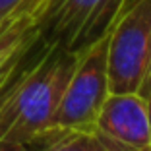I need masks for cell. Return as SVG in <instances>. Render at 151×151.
I'll list each match as a JSON object with an SVG mask.
<instances>
[{
	"label": "cell",
	"mask_w": 151,
	"mask_h": 151,
	"mask_svg": "<svg viewBox=\"0 0 151 151\" xmlns=\"http://www.w3.org/2000/svg\"><path fill=\"white\" fill-rule=\"evenodd\" d=\"M93 130L112 151H149L151 124L145 99L138 91H111Z\"/></svg>",
	"instance_id": "5b68a950"
},
{
	"label": "cell",
	"mask_w": 151,
	"mask_h": 151,
	"mask_svg": "<svg viewBox=\"0 0 151 151\" xmlns=\"http://www.w3.org/2000/svg\"><path fill=\"white\" fill-rule=\"evenodd\" d=\"M109 33L78 52L74 70L54 114L58 128H93L103 103L111 93L107 64Z\"/></svg>",
	"instance_id": "277c9868"
},
{
	"label": "cell",
	"mask_w": 151,
	"mask_h": 151,
	"mask_svg": "<svg viewBox=\"0 0 151 151\" xmlns=\"http://www.w3.org/2000/svg\"><path fill=\"white\" fill-rule=\"evenodd\" d=\"M0 151H29L27 145H22V143H12L8 139L2 138V134H0Z\"/></svg>",
	"instance_id": "9c48e42d"
},
{
	"label": "cell",
	"mask_w": 151,
	"mask_h": 151,
	"mask_svg": "<svg viewBox=\"0 0 151 151\" xmlns=\"http://www.w3.org/2000/svg\"><path fill=\"white\" fill-rule=\"evenodd\" d=\"M39 43V27L33 14H14L0 22V95L16 78L23 60Z\"/></svg>",
	"instance_id": "8992f818"
},
{
	"label": "cell",
	"mask_w": 151,
	"mask_h": 151,
	"mask_svg": "<svg viewBox=\"0 0 151 151\" xmlns=\"http://www.w3.org/2000/svg\"><path fill=\"white\" fill-rule=\"evenodd\" d=\"M130 0H43L37 12L39 41L81 52L111 31Z\"/></svg>",
	"instance_id": "7a4b0ae2"
},
{
	"label": "cell",
	"mask_w": 151,
	"mask_h": 151,
	"mask_svg": "<svg viewBox=\"0 0 151 151\" xmlns=\"http://www.w3.org/2000/svg\"><path fill=\"white\" fill-rule=\"evenodd\" d=\"M143 99H145V105H147V116H149V124H151V89L147 91L145 95H143Z\"/></svg>",
	"instance_id": "8fae6325"
},
{
	"label": "cell",
	"mask_w": 151,
	"mask_h": 151,
	"mask_svg": "<svg viewBox=\"0 0 151 151\" xmlns=\"http://www.w3.org/2000/svg\"><path fill=\"white\" fill-rule=\"evenodd\" d=\"M149 151H151V149H149Z\"/></svg>",
	"instance_id": "7c38bea8"
},
{
	"label": "cell",
	"mask_w": 151,
	"mask_h": 151,
	"mask_svg": "<svg viewBox=\"0 0 151 151\" xmlns=\"http://www.w3.org/2000/svg\"><path fill=\"white\" fill-rule=\"evenodd\" d=\"M111 91H142L151 68V0H130L109 31Z\"/></svg>",
	"instance_id": "3957f363"
},
{
	"label": "cell",
	"mask_w": 151,
	"mask_h": 151,
	"mask_svg": "<svg viewBox=\"0 0 151 151\" xmlns=\"http://www.w3.org/2000/svg\"><path fill=\"white\" fill-rule=\"evenodd\" d=\"M29 151H112L93 128H49L27 143Z\"/></svg>",
	"instance_id": "52a82bcc"
},
{
	"label": "cell",
	"mask_w": 151,
	"mask_h": 151,
	"mask_svg": "<svg viewBox=\"0 0 151 151\" xmlns=\"http://www.w3.org/2000/svg\"><path fill=\"white\" fill-rule=\"evenodd\" d=\"M31 66L16 74L0 95V134L12 143L27 145L52 128L64 87L78 54L43 43Z\"/></svg>",
	"instance_id": "6da1fadb"
},
{
	"label": "cell",
	"mask_w": 151,
	"mask_h": 151,
	"mask_svg": "<svg viewBox=\"0 0 151 151\" xmlns=\"http://www.w3.org/2000/svg\"><path fill=\"white\" fill-rule=\"evenodd\" d=\"M151 89V68H149V74H147V80H145V83H143V87H142V91H139V95H145L147 91Z\"/></svg>",
	"instance_id": "30bf717a"
},
{
	"label": "cell",
	"mask_w": 151,
	"mask_h": 151,
	"mask_svg": "<svg viewBox=\"0 0 151 151\" xmlns=\"http://www.w3.org/2000/svg\"><path fill=\"white\" fill-rule=\"evenodd\" d=\"M41 2L43 0H0V22H4L6 18L22 12H29L35 18Z\"/></svg>",
	"instance_id": "ba28073f"
}]
</instances>
